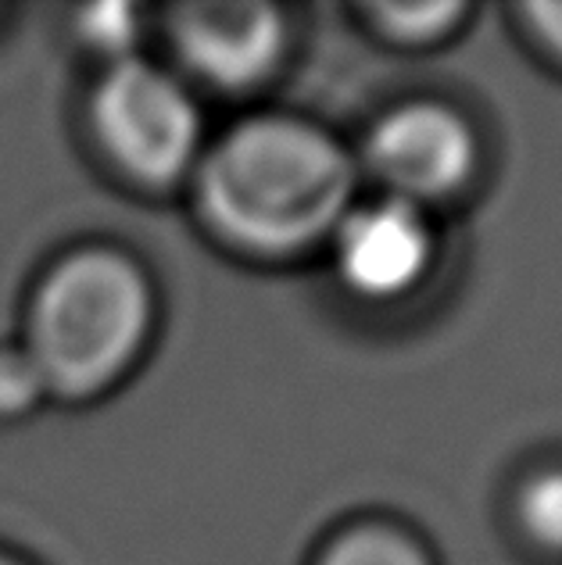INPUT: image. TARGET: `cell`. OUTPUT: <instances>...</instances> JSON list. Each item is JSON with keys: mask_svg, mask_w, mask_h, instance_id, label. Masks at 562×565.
I'll list each match as a JSON object with an SVG mask.
<instances>
[{"mask_svg": "<svg viewBox=\"0 0 562 565\" xmlns=\"http://www.w3.org/2000/svg\"><path fill=\"white\" fill-rule=\"evenodd\" d=\"M43 386L40 369L29 359V351H0V415L25 412L36 405Z\"/></svg>", "mask_w": 562, "mask_h": 565, "instance_id": "10", "label": "cell"}, {"mask_svg": "<svg viewBox=\"0 0 562 565\" xmlns=\"http://www.w3.org/2000/svg\"><path fill=\"white\" fill-rule=\"evenodd\" d=\"M523 19L530 25V36L555 62H562V0H530V4H523Z\"/></svg>", "mask_w": 562, "mask_h": 565, "instance_id": "12", "label": "cell"}, {"mask_svg": "<svg viewBox=\"0 0 562 565\" xmlns=\"http://www.w3.org/2000/svg\"><path fill=\"white\" fill-rule=\"evenodd\" d=\"M365 161L394 201L420 207L452 198L473 180L477 137L458 111L420 100L380 118L365 140Z\"/></svg>", "mask_w": 562, "mask_h": 565, "instance_id": "4", "label": "cell"}, {"mask_svg": "<svg viewBox=\"0 0 562 565\" xmlns=\"http://www.w3.org/2000/svg\"><path fill=\"white\" fill-rule=\"evenodd\" d=\"M29 359L43 386L94 394L137 359L151 326V294L126 258L86 250L47 276L33 305Z\"/></svg>", "mask_w": 562, "mask_h": 565, "instance_id": "2", "label": "cell"}, {"mask_svg": "<svg viewBox=\"0 0 562 565\" xmlns=\"http://www.w3.org/2000/svg\"><path fill=\"white\" fill-rule=\"evenodd\" d=\"M169 33L183 62L223 90L255 86L284 54V22L265 4H187Z\"/></svg>", "mask_w": 562, "mask_h": 565, "instance_id": "6", "label": "cell"}, {"mask_svg": "<svg viewBox=\"0 0 562 565\" xmlns=\"http://www.w3.org/2000/svg\"><path fill=\"white\" fill-rule=\"evenodd\" d=\"M0 565H11V562H4V558H0Z\"/></svg>", "mask_w": 562, "mask_h": 565, "instance_id": "13", "label": "cell"}, {"mask_svg": "<svg viewBox=\"0 0 562 565\" xmlns=\"http://www.w3.org/2000/svg\"><path fill=\"white\" fill-rule=\"evenodd\" d=\"M333 250L344 287L365 301H394L409 294L434 262V241L420 207L394 198L340 218Z\"/></svg>", "mask_w": 562, "mask_h": 565, "instance_id": "5", "label": "cell"}, {"mask_svg": "<svg viewBox=\"0 0 562 565\" xmlns=\"http://www.w3.org/2000/svg\"><path fill=\"white\" fill-rule=\"evenodd\" d=\"M83 33L91 36L94 47L112 51L115 62H126L129 43L137 36V22H132L129 8H97L83 14Z\"/></svg>", "mask_w": 562, "mask_h": 565, "instance_id": "11", "label": "cell"}, {"mask_svg": "<svg viewBox=\"0 0 562 565\" xmlns=\"http://www.w3.org/2000/svg\"><path fill=\"white\" fill-rule=\"evenodd\" d=\"M319 565H431V558L409 533L369 523L333 541Z\"/></svg>", "mask_w": 562, "mask_h": 565, "instance_id": "8", "label": "cell"}, {"mask_svg": "<svg viewBox=\"0 0 562 565\" xmlns=\"http://www.w3.org/2000/svg\"><path fill=\"white\" fill-rule=\"evenodd\" d=\"M373 25L383 36L405 47L445 40L452 29L466 19V4L458 0H420V4H373L365 8Z\"/></svg>", "mask_w": 562, "mask_h": 565, "instance_id": "7", "label": "cell"}, {"mask_svg": "<svg viewBox=\"0 0 562 565\" xmlns=\"http://www.w3.org/2000/svg\"><path fill=\"white\" fill-rule=\"evenodd\" d=\"M520 526L538 547L562 555V469L541 472L523 487Z\"/></svg>", "mask_w": 562, "mask_h": 565, "instance_id": "9", "label": "cell"}, {"mask_svg": "<svg viewBox=\"0 0 562 565\" xmlns=\"http://www.w3.org/2000/svg\"><path fill=\"white\" fill-rule=\"evenodd\" d=\"M94 129L118 169L140 183H172L198 154L201 118L194 100L161 68L126 57L94 94Z\"/></svg>", "mask_w": 562, "mask_h": 565, "instance_id": "3", "label": "cell"}, {"mask_svg": "<svg viewBox=\"0 0 562 565\" xmlns=\"http://www.w3.org/2000/svg\"><path fill=\"white\" fill-rule=\"evenodd\" d=\"M354 172L319 129L265 118L233 129L201 172L212 226L255 255H294L330 236L351 212Z\"/></svg>", "mask_w": 562, "mask_h": 565, "instance_id": "1", "label": "cell"}]
</instances>
